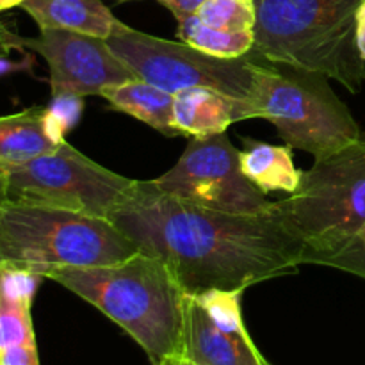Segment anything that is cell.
Here are the masks:
<instances>
[{
    "mask_svg": "<svg viewBox=\"0 0 365 365\" xmlns=\"http://www.w3.org/2000/svg\"><path fill=\"white\" fill-rule=\"evenodd\" d=\"M109 220L139 252L159 259L185 294L245 291L302 266L303 241L274 205L259 214L220 212L135 180Z\"/></svg>",
    "mask_w": 365,
    "mask_h": 365,
    "instance_id": "1",
    "label": "cell"
},
{
    "mask_svg": "<svg viewBox=\"0 0 365 365\" xmlns=\"http://www.w3.org/2000/svg\"><path fill=\"white\" fill-rule=\"evenodd\" d=\"M123 328L152 365L180 356L185 292L159 259L138 252L109 266L48 274Z\"/></svg>",
    "mask_w": 365,
    "mask_h": 365,
    "instance_id": "2",
    "label": "cell"
},
{
    "mask_svg": "<svg viewBox=\"0 0 365 365\" xmlns=\"http://www.w3.org/2000/svg\"><path fill=\"white\" fill-rule=\"evenodd\" d=\"M253 52L273 64L317 71L359 93L365 59L356 46V13L365 0H253Z\"/></svg>",
    "mask_w": 365,
    "mask_h": 365,
    "instance_id": "3",
    "label": "cell"
},
{
    "mask_svg": "<svg viewBox=\"0 0 365 365\" xmlns=\"http://www.w3.org/2000/svg\"><path fill=\"white\" fill-rule=\"evenodd\" d=\"M138 252V246L106 217L13 200L0 205L4 266L48 278L61 269L121 262Z\"/></svg>",
    "mask_w": 365,
    "mask_h": 365,
    "instance_id": "4",
    "label": "cell"
},
{
    "mask_svg": "<svg viewBox=\"0 0 365 365\" xmlns=\"http://www.w3.org/2000/svg\"><path fill=\"white\" fill-rule=\"evenodd\" d=\"M278 214L303 241V264L321 266L365 225V135L339 152L314 159L299 187L274 202Z\"/></svg>",
    "mask_w": 365,
    "mask_h": 365,
    "instance_id": "5",
    "label": "cell"
},
{
    "mask_svg": "<svg viewBox=\"0 0 365 365\" xmlns=\"http://www.w3.org/2000/svg\"><path fill=\"white\" fill-rule=\"evenodd\" d=\"M252 118H266L291 148L314 159L339 152L364 138L348 106L317 71L262 59L253 86Z\"/></svg>",
    "mask_w": 365,
    "mask_h": 365,
    "instance_id": "6",
    "label": "cell"
},
{
    "mask_svg": "<svg viewBox=\"0 0 365 365\" xmlns=\"http://www.w3.org/2000/svg\"><path fill=\"white\" fill-rule=\"evenodd\" d=\"M107 43L135 77L171 95L189 88H210L248 106L262 61L253 50L235 59L210 56L184 41L139 32L123 21Z\"/></svg>",
    "mask_w": 365,
    "mask_h": 365,
    "instance_id": "7",
    "label": "cell"
},
{
    "mask_svg": "<svg viewBox=\"0 0 365 365\" xmlns=\"http://www.w3.org/2000/svg\"><path fill=\"white\" fill-rule=\"evenodd\" d=\"M7 200L59 207L109 220L135 180L107 168L63 141L56 150L6 171Z\"/></svg>",
    "mask_w": 365,
    "mask_h": 365,
    "instance_id": "8",
    "label": "cell"
},
{
    "mask_svg": "<svg viewBox=\"0 0 365 365\" xmlns=\"http://www.w3.org/2000/svg\"><path fill=\"white\" fill-rule=\"evenodd\" d=\"M239 150L227 132L191 138L178 163L152 182L157 191L205 209L232 214H259L273 209L241 170Z\"/></svg>",
    "mask_w": 365,
    "mask_h": 365,
    "instance_id": "9",
    "label": "cell"
},
{
    "mask_svg": "<svg viewBox=\"0 0 365 365\" xmlns=\"http://www.w3.org/2000/svg\"><path fill=\"white\" fill-rule=\"evenodd\" d=\"M11 39L13 45L25 46L46 61L53 98L100 96L109 86L138 78L107 39L64 29H39L36 38Z\"/></svg>",
    "mask_w": 365,
    "mask_h": 365,
    "instance_id": "10",
    "label": "cell"
},
{
    "mask_svg": "<svg viewBox=\"0 0 365 365\" xmlns=\"http://www.w3.org/2000/svg\"><path fill=\"white\" fill-rule=\"evenodd\" d=\"M242 292L185 294L180 359L196 365H267L242 321Z\"/></svg>",
    "mask_w": 365,
    "mask_h": 365,
    "instance_id": "11",
    "label": "cell"
},
{
    "mask_svg": "<svg viewBox=\"0 0 365 365\" xmlns=\"http://www.w3.org/2000/svg\"><path fill=\"white\" fill-rule=\"evenodd\" d=\"M64 130L52 107H31L0 116V170L21 166L56 150L64 141Z\"/></svg>",
    "mask_w": 365,
    "mask_h": 365,
    "instance_id": "12",
    "label": "cell"
},
{
    "mask_svg": "<svg viewBox=\"0 0 365 365\" xmlns=\"http://www.w3.org/2000/svg\"><path fill=\"white\" fill-rule=\"evenodd\" d=\"M248 118H252L248 103L237 102L216 89L189 88L175 95V128L191 138L223 134L232 123Z\"/></svg>",
    "mask_w": 365,
    "mask_h": 365,
    "instance_id": "13",
    "label": "cell"
},
{
    "mask_svg": "<svg viewBox=\"0 0 365 365\" xmlns=\"http://www.w3.org/2000/svg\"><path fill=\"white\" fill-rule=\"evenodd\" d=\"M21 9L39 29H64L109 39L121 21L100 0H25Z\"/></svg>",
    "mask_w": 365,
    "mask_h": 365,
    "instance_id": "14",
    "label": "cell"
},
{
    "mask_svg": "<svg viewBox=\"0 0 365 365\" xmlns=\"http://www.w3.org/2000/svg\"><path fill=\"white\" fill-rule=\"evenodd\" d=\"M41 277L0 264V349L34 342L31 307Z\"/></svg>",
    "mask_w": 365,
    "mask_h": 365,
    "instance_id": "15",
    "label": "cell"
},
{
    "mask_svg": "<svg viewBox=\"0 0 365 365\" xmlns=\"http://www.w3.org/2000/svg\"><path fill=\"white\" fill-rule=\"evenodd\" d=\"M100 96H103L116 110L138 118L160 134L170 138L180 134L173 123L175 95L150 82L141 78L121 82L106 88Z\"/></svg>",
    "mask_w": 365,
    "mask_h": 365,
    "instance_id": "16",
    "label": "cell"
},
{
    "mask_svg": "<svg viewBox=\"0 0 365 365\" xmlns=\"http://www.w3.org/2000/svg\"><path fill=\"white\" fill-rule=\"evenodd\" d=\"M241 170L264 195L284 191L292 195L299 187L302 171L294 166L291 146H274L262 141H246L239 153Z\"/></svg>",
    "mask_w": 365,
    "mask_h": 365,
    "instance_id": "17",
    "label": "cell"
},
{
    "mask_svg": "<svg viewBox=\"0 0 365 365\" xmlns=\"http://www.w3.org/2000/svg\"><path fill=\"white\" fill-rule=\"evenodd\" d=\"M177 21L178 39L210 56L235 59V57H245L253 50V43H255L253 31H220L200 21L196 14Z\"/></svg>",
    "mask_w": 365,
    "mask_h": 365,
    "instance_id": "18",
    "label": "cell"
},
{
    "mask_svg": "<svg viewBox=\"0 0 365 365\" xmlns=\"http://www.w3.org/2000/svg\"><path fill=\"white\" fill-rule=\"evenodd\" d=\"M205 25L220 31H253L257 20L253 0H205L196 11Z\"/></svg>",
    "mask_w": 365,
    "mask_h": 365,
    "instance_id": "19",
    "label": "cell"
},
{
    "mask_svg": "<svg viewBox=\"0 0 365 365\" xmlns=\"http://www.w3.org/2000/svg\"><path fill=\"white\" fill-rule=\"evenodd\" d=\"M321 266L334 267V269L346 271V273L356 274L365 280V225L362 230L339 252L327 257Z\"/></svg>",
    "mask_w": 365,
    "mask_h": 365,
    "instance_id": "20",
    "label": "cell"
},
{
    "mask_svg": "<svg viewBox=\"0 0 365 365\" xmlns=\"http://www.w3.org/2000/svg\"><path fill=\"white\" fill-rule=\"evenodd\" d=\"M0 365H39L36 341L0 349Z\"/></svg>",
    "mask_w": 365,
    "mask_h": 365,
    "instance_id": "21",
    "label": "cell"
},
{
    "mask_svg": "<svg viewBox=\"0 0 365 365\" xmlns=\"http://www.w3.org/2000/svg\"><path fill=\"white\" fill-rule=\"evenodd\" d=\"M166 9H170L173 13V16L177 20H182V18H187L191 14H196V11L200 9L205 0H159Z\"/></svg>",
    "mask_w": 365,
    "mask_h": 365,
    "instance_id": "22",
    "label": "cell"
},
{
    "mask_svg": "<svg viewBox=\"0 0 365 365\" xmlns=\"http://www.w3.org/2000/svg\"><path fill=\"white\" fill-rule=\"evenodd\" d=\"M356 46L360 56L365 59V4H362L356 13Z\"/></svg>",
    "mask_w": 365,
    "mask_h": 365,
    "instance_id": "23",
    "label": "cell"
},
{
    "mask_svg": "<svg viewBox=\"0 0 365 365\" xmlns=\"http://www.w3.org/2000/svg\"><path fill=\"white\" fill-rule=\"evenodd\" d=\"M7 200V184H6V171L0 170V205Z\"/></svg>",
    "mask_w": 365,
    "mask_h": 365,
    "instance_id": "24",
    "label": "cell"
},
{
    "mask_svg": "<svg viewBox=\"0 0 365 365\" xmlns=\"http://www.w3.org/2000/svg\"><path fill=\"white\" fill-rule=\"evenodd\" d=\"M25 0H0V11L11 9V7H20Z\"/></svg>",
    "mask_w": 365,
    "mask_h": 365,
    "instance_id": "25",
    "label": "cell"
},
{
    "mask_svg": "<svg viewBox=\"0 0 365 365\" xmlns=\"http://www.w3.org/2000/svg\"><path fill=\"white\" fill-rule=\"evenodd\" d=\"M164 365H196V364H192V362H189V360H185V359H180V356H178V359H175V360H170V362H168V364H164Z\"/></svg>",
    "mask_w": 365,
    "mask_h": 365,
    "instance_id": "26",
    "label": "cell"
}]
</instances>
